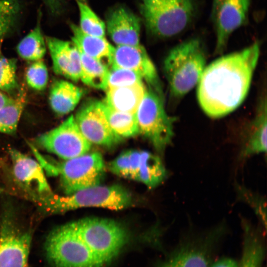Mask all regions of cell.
I'll use <instances>...</instances> for the list:
<instances>
[{
	"mask_svg": "<svg viewBox=\"0 0 267 267\" xmlns=\"http://www.w3.org/2000/svg\"><path fill=\"white\" fill-rule=\"evenodd\" d=\"M260 54V44L255 42L206 66L197 85V97L200 107L208 116L222 117L243 102Z\"/></svg>",
	"mask_w": 267,
	"mask_h": 267,
	"instance_id": "cell-1",
	"label": "cell"
},
{
	"mask_svg": "<svg viewBox=\"0 0 267 267\" xmlns=\"http://www.w3.org/2000/svg\"><path fill=\"white\" fill-rule=\"evenodd\" d=\"M43 211L49 214H63L82 208L99 207L112 210L126 209L132 204L131 194L124 187L118 185L100 184L59 196L52 194L27 195Z\"/></svg>",
	"mask_w": 267,
	"mask_h": 267,
	"instance_id": "cell-2",
	"label": "cell"
},
{
	"mask_svg": "<svg viewBox=\"0 0 267 267\" xmlns=\"http://www.w3.org/2000/svg\"><path fill=\"white\" fill-rule=\"evenodd\" d=\"M206 66V52L199 39L192 38L172 48L163 63L171 97L178 99L188 93L198 85Z\"/></svg>",
	"mask_w": 267,
	"mask_h": 267,
	"instance_id": "cell-3",
	"label": "cell"
},
{
	"mask_svg": "<svg viewBox=\"0 0 267 267\" xmlns=\"http://www.w3.org/2000/svg\"><path fill=\"white\" fill-rule=\"evenodd\" d=\"M33 152L44 170L50 175L59 177L60 185L65 195L100 184L105 164L99 152H88L62 163L47 160L37 150Z\"/></svg>",
	"mask_w": 267,
	"mask_h": 267,
	"instance_id": "cell-4",
	"label": "cell"
},
{
	"mask_svg": "<svg viewBox=\"0 0 267 267\" xmlns=\"http://www.w3.org/2000/svg\"><path fill=\"white\" fill-rule=\"evenodd\" d=\"M140 7L146 27L153 35L160 38L181 33L195 13L193 0H142Z\"/></svg>",
	"mask_w": 267,
	"mask_h": 267,
	"instance_id": "cell-5",
	"label": "cell"
},
{
	"mask_svg": "<svg viewBox=\"0 0 267 267\" xmlns=\"http://www.w3.org/2000/svg\"><path fill=\"white\" fill-rule=\"evenodd\" d=\"M46 258L53 267H101L77 231L73 222L56 227L45 243Z\"/></svg>",
	"mask_w": 267,
	"mask_h": 267,
	"instance_id": "cell-6",
	"label": "cell"
},
{
	"mask_svg": "<svg viewBox=\"0 0 267 267\" xmlns=\"http://www.w3.org/2000/svg\"><path fill=\"white\" fill-rule=\"evenodd\" d=\"M81 237L103 265L111 261L128 241V233L111 219L88 218L73 222Z\"/></svg>",
	"mask_w": 267,
	"mask_h": 267,
	"instance_id": "cell-7",
	"label": "cell"
},
{
	"mask_svg": "<svg viewBox=\"0 0 267 267\" xmlns=\"http://www.w3.org/2000/svg\"><path fill=\"white\" fill-rule=\"evenodd\" d=\"M163 99L151 88L146 89L136 112L139 133L147 137L161 154L172 142L176 120L167 114Z\"/></svg>",
	"mask_w": 267,
	"mask_h": 267,
	"instance_id": "cell-8",
	"label": "cell"
},
{
	"mask_svg": "<svg viewBox=\"0 0 267 267\" xmlns=\"http://www.w3.org/2000/svg\"><path fill=\"white\" fill-rule=\"evenodd\" d=\"M34 143L64 160L88 153L91 146L80 131L73 115L58 127L38 135Z\"/></svg>",
	"mask_w": 267,
	"mask_h": 267,
	"instance_id": "cell-9",
	"label": "cell"
},
{
	"mask_svg": "<svg viewBox=\"0 0 267 267\" xmlns=\"http://www.w3.org/2000/svg\"><path fill=\"white\" fill-rule=\"evenodd\" d=\"M250 5L251 0H213L211 18L216 54L224 51L231 35L246 23Z\"/></svg>",
	"mask_w": 267,
	"mask_h": 267,
	"instance_id": "cell-10",
	"label": "cell"
},
{
	"mask_svg": "<svg viewBox=\"0 0 267 267\" xmlns=\"http://www.w3.org/2000/svg\"><path fill=\"white\" fill-rule=\"evenodd\" d=\"M74 118L82 134L91 144L110 147L121 140L122 138L110 126L103 101L94 99L87 100Z\"/></svg>",
	"mask_w": 267,
	"mask_h": 267,
	"instance_id": "cell-11",
	"label": "cell"
},
{
	"mask_svg": "<svg viewBox=\"0 0 267 267\" xmlns=\"http://www.w3.org/2000/svg\"><path fill=\"white\" fill-rule=\"evenodd\" d=\"M224 226L221 223L204 236L183 242L159 267H210L209 249Z\"/></svg>",
	"mask_w": 267,
	"mask_h": 267,
	"instance_id": "cell-12",
	"label": "cell"
},
{
	"mask_svg": "<svg viewBox=\"0 0 267 267\" xmlns=\"http://www.w3.org/2000/svg\"><path fill=\"white\" fill-rule=\"evenodd\" d=\"M32 238L30 231H21L5 219L0 228V267H28Z\"/></svg>",
	"mask_w": 267,
	"mask_h": 267,
	"instance_id": "cell-13",
	"label": "cell"
},
{
	"mask_svg": "<svg viewBox=\"0 0 267 267\" xmlns=\"http://www.w3.org/2000/svg\"><path fill=\"white\" fill-rule=\"evenodd\" d=\"M111 66L134 71L149 84L150 88L163 97L161 84L155 66L145 48L140 44L117 45L114 47Z\"/></svg>",
	"mask_w": 267,
	"mask_h": 267,
	"instance_id": "cell-14",
	"label": "cell"
},
{
	"mask_svg": "<svg viewBox=\"0 0 267 267\" xmlns=\"http://www.w3.org/2000/svg\"><path fill=\"white\" fill-rule=\"evenodd\" d=\"M9 153L14 178L26 194L45 195L53 193L38 161L14 148Z\"/></svg>",
	"mask_w": 267,
	"mask_h": 267,
	"instance_id": "cell-15",
	"label": "cell"
},
{
	"mask_svg": "<svg viewBox=\"0 0 267 267\" xmlns=\"http://www.w3.org/2000/svg\"><path fill=\"white\" fill-rule=\"evenodd\" d=\"M54 72L73 81L80 80L81 58L79 49L72 42L54 37L45 38Z\"/></svg>",
	"mask_w": 267,
	"mask_h": 267,
	"instance_id": "cell-16",
	"label": "cell"
},
{
	"mask_svg": "<svg viewBox=\"0 0 267 267\" xmlns=\"http://www.w3.org/2000/svg\"><path fill=\"white\" fill-rule=\"evenodd\" d=\"M106 30L117 45H140V21L129 9L120 7L110 12L106 20Z\"/></svg>",
	"mask_w": 267,
	"mask_h": 267,
	"instance_id": "cell-17",
	"label": "cell"
},
{
	"mask_svg": "<svg viewBox=\"0 0 267 267\" xmlns=\"http://www.w3.org/2000/svg\"><path fill=\"white\" fill-rule=\"evenodd\" d=\"M267 152V99L261 98L256 114L248 128L243 143L240 156L245 158Z\"/></svg>",
	"mask_w": 267,
	"mask_h": 267,
	"instance_id": "cell-18",
	"label": "cell"
},
{
	"mask_svg": "<svg viewBox=\"0 0 267 267\" xmlns=\"http://www.w3.org/2000/svg\"><path fill=\"white\" fill-rule=\"evenodd\" d=\"M241 222L243 240L238 267H262L265 250L261 227L255 226L243 218L241 219Z\"/></svg>",
	"mask_w": 267,
	"mask_h": 267,
	"instance_id": "cell-19",
	"label": "cell"
},
{
	"mask_svg": "<svg viewBox=\"0 0 267 267\" xmlns=\"http://www.w3.org/2000/svg\"><path fill=\"white\" fill-rule=\"evenodd\" d=\"M70 27L73 36L72 42L78 49L109 68L112 63L114 47L105 37L86 34L79 26L74 24H71Z\"/></svg>",
	"mask_w": 267,
	"mask_h": 267,
	"instance_id": "cell-20",
	"label": "cell"
},
{
	"mask_svg": "<svg viewBox=\"0 0 267 267\" xmlns=\"http://www.w3.org/2000/svg\"><path fill=\"white\" fill-rule=\"evenodd\" d=\"M146 88L143 82L133 85L108 88L106 89L104 103L117 111L136 113Z\"/></svg>",
	"mask_w": 267,
	"mask_h": 267,
	"instance_id": "cell-21",
	"label": "cell"
},
{
	"mask_svg": "<svg viewBox=\"0 0 267 267\" xmlns=\"http://www.w3.org/2000/svg\"><path fill=\"white\" fill-rule=\"evenodd\" d=\"M84 94V90L65 80L54 82L50 89L49 103L52 110L58 115L73 111Z\"/></svg>",
	"mask_w": 267,
	"mask_h": 267,
	"instance_id": "cell-22",
	"label": "cell"
},
{
	"mask_svg": "<svg viewBox=\"0 0 267 267\" xmlns=\"http://www.w3.org/2000/svg\"><path fill=\"white\" fill-rule=\"evenodd\" d=\"M167 171L157 155L141 150L139 168L136 178L150 188L159 186L165 179Z\"/></svg>",
	"mask_w": 267,
	"mask_h": 267,
	"instance_id": "cell-23",
	"label": "cell"
},
{
	"mask_svg": "<svg viewBox=\"0 0 267 267\" xmlns=\"http://www.w3.org/2000/svg\"><path fill=\"white\" fill-rule=\"evenodd\" d=\"M79 50L81 58L80 80L90 87L106 90L109 68Z\"/></svg>",
	"mask_w": 267,
	"mask_h": 267,
	"instance_id": "cell-24",
	"label": "cell"
},
{
	"mask_svg": "<svg viewBox=\"0 0 267 267\" xmlns=\"http://www.w3.org/2000/svg\"><path fill=\"white\" fill-rule=\"evenodd\" d=\"M46 44L42 32L40 22L18 44L16 49L22 59L35 61L43 59L46 51Z\"/></svg>",
	"mask_w": 267,
	"mask_h": 267,
	"instance_id": "cell-25",
	"label": "cell"
},
{
	"mask_svg": "<svg viewBox=\"0 0 267 267\" xmlns=\"http://www.w3.org/2000/svg\"><path fill=\"white\" fill-rule=\"evenodd\" d=\"M104 104L108 121L116 134L122 138L133 137L139 133L136 113L117 111Z\"/></svg>",
	"mask_w": 267,
	"mask_h": 267,
	"instance_id": "cell-26",
	"label": "cell"
},
{
	"mask_svg": "<svg viewBox=\"0 0 267 267\" xmlns=\"http://www.w3.org/2000/svg\"><path fill=\"white\" fill-rule=\"evenodd\" d=\"M140 155L141 150L124 151L109 163L108 168L119 177L136 180Z\"/></svg>",
	"mask_w": 267,
	"mask_h": 267,
	"instance_id": "cell-27",
	"label": "cell"
},
{
	"mask_svg": "<svg viewBox=\"0 0 267 267\" xmlns=\"http://www.w3.org/2000/svg\"><path fill=\"white\" fill-rule=\"evenodd\" d=\"M21 91L13 102L0 107V133H15L25 103V95Z\"/></svg>",
	"mask_w": 267,
	"mask_h": 267,
	"instance_id": "cell-28",
	"label": "cell"
},
{
	"mask_svg": "<svg viewBox=\"0 0 267 267\" xmlns=\"http://www.w3.org/2000/svg\"><path fill=\"white\" fill-rule=\"evenodd\" d=\"M16 70L17 60L7 58L0 52V90L11 97L14 95V97L21 91Z\"/></svg>",
	"mask_w": 267,
	"mask_h": 267,
	"instance_id": "cell-29",
	"label": "cell"
},
{
	"mask_svg": "<svg viewBox=\"0 0 267 267\" xmlns=\"http://www.w3.org/2000/svg\"><path fill=\"white\" fill-rule=\"evenodd\" d=\"M80 12V30L84 33L93 36L105 37V24L84 2L78 1Z\"/></svg>",
	"mask_w": 267,
	"mask_h": 267,
	"instance_id": "cell-30",
	"label": "cell"
},
{
	"mask_svg": "<svg viewBox=\"0 0 267 267\" xmlns=\"http://www.w3.org/2000/svg\"><path fill=\"white\" fill-rule=\"evenodd\" d=\"M20 12L18 0H0V45L14 29Z\"/></svg>",
	"mask_w": 267,
	"mask_h": 267,
	"instance_id": "cell-31",
	"label": "cell"
},
{
	"mask_svg": "<svg viewBox=\"0 0 267 267\" xmlns=\"http://www.w3.org/2000/svg\"><path fill=\"white\" fill-rule=\"evenodd\" d=\"M237 197L246 203L254 210L260 223L267 228L266 201L263 196L239 184L236 186Z\"/></svg>",
	"mask_w": 267,
	"mask_h": 267,
	"instance_id": "cell-32",
	"label": "cell"
},
{
	"mask_svg": "<svg viewBox=\"0 0 267 267\" xmlns=\"http://www.w3.org/2000/svg\"><path fill=\"white\" fill-rule=\"evenodd\" d=\"M48 80V70L42 59L33 61L26 71V81L29 87L37 91H43Z\"/></svg>",
	"mask_w": 267,
	"mask_h": 267,
	"instance_id": "cell-33",
	"label": "cell"
},
{
	"mask_svg": "<svg viewBox=\"0 0 267 267\" xmlns=\"http://www.w3.org/2000/svg\"><path fill=\"white\" fill-rule=\"evenodd\" d=\"M110 67L107 88L121 87L143 82L140 76L132 70L114 66Z\"/></svg>",
	"mask_w": 267,
	"mask_h": 267,
	"instance_id": "cell-34",
	"label": "cell"
},
{
	"mask_svg": "<svg viewBox=\"0 0 267 267\" xmlns=\"http://www.w3.org/2000/svg\"><path fill=\"white\" fill-rule=\"evenodd\" d=\"M210 267H238V264L231 258H223L214 263Z\"/></svg>",
	"mask_w": 267,
	"mask_h": 267,
	"instance_id": "cell-35",
	"label": "cell"
},
{
	"mask_svg": "<svg viewBox=\"0 0 267 267\" xmlns=\"http://www.w3.org/2000/svg\"><path fill=\"white\" fill-rule=\"evenodd\" d=\"M15 97H12L0 90V107L13 102Z\"/></svg>",
	"mask_w": 267,
	"mask_h": 267,
	"instance_id": "cell-36",
	"label": "cell"
},
{
	"mask_svg": "<svg viewBox=\"0 0 267 267\" xmlns=\"http://www.w3.org/2000/svg\"><path fill=\"white\" fill-rule=\"evenodd\" d=\"M85 0H78V1H83V2H85Z\"/></svg>",
	"mask_w": 267,
	"mask_h": 267,
	"instance_id": "cell-37",
	"label": "cell"
}]
</instances>
